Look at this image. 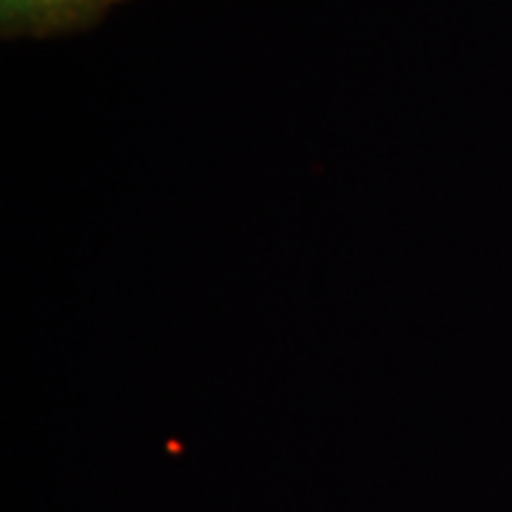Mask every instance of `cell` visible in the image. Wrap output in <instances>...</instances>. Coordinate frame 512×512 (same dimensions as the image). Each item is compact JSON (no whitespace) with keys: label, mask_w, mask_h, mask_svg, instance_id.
<instances>
[{"label":"cell","mask_w":512,"mask_h":512,"mask_svg":"<svg viewBox=\"0 0 512 512\" xmlns=\"http://www.w3.org/2000/svg\"><path fill=\"white\" fill-rule=\"evenodd\" d=\"M117 0H0V35L60 37L92 29Z\"/></svg>","instance_id":"1"},{"label":"cell","mask_w":512,"mask_h":512,"mask_svg":"<svg viewBox=\"0 0 512 512\" xmlns=\"http://www.w3.org/2000/svg\"><path fill=\"white\" fill-rule=\"evenodd\" d=\"M117 3H123V0H117Z\"/></svg>","instance_id":"2"}]
</instances>
